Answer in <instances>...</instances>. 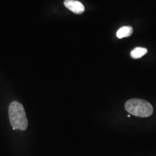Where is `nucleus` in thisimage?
Masks as SVG:
<instances>
[{"label":"nucleus","instance_id":"f03ea898","mask_svg":"<svg viewBox=\"0 0 156 156\" xmlns=\"http://www.w3.org/2000/svg\"><path fill=\"white\" fill-rule=\"evenodd\" d=\"M125 109L136 117H149L153 113V108L149 102L137 98L127 101L125 104Z\"/></svg>","mask_w":156,"mask_h":156},{"label":"nucleus","instance_id":"f257e3e1","mask_svg":"<svg viewBox=\"0 0 156 156\" xmlns=\"http://www.w3.org/2000/svg\"><path fill=\"white\" fill-rule=\"evenodd\" d=\"M10 123L13 129L26 130L28 126V121L26 112L22 105L17 101L12 102L9 106Z\"/></svg>","mask_w":156,"mask_h":156},{"label":"nucleus","instance_id":"39448f33","mask_svg":"<svg viewBox=\"0 0 156 156\" xmlns=\"http://www.w3.org/2000/svg\"><path fill=\"white\" fill-rule=\"evenodd\" d=\"M147 53V50L144 48H136L131 52V56L135 59H138L141 58L142 56L145 55Z\"/></svg>","mask_w":156,"mask_h":156},{"label":"nucleus","instance_id":"20e7f679","mask_svg":"<svg viewBox=\"0 0 156 156\" xmlns=\"http://www.w3.org/2000/svg\"><path fill=\"white\" fill-rule=\"evenodd\" d=\"M133 33V29L129 26H124L120 28L117 31L116 36L119 39L128 37Z\"/></svg>","mask_w":156,"mask_h":156},{"label":"nucleus","instance_id":"7ed1b4c3","mask_svg":"<svg viewBox=\"0 0 156 156\" xmlns=\"http://www.w3.org/2000/svg\"><path fill=\"white\" fill-rule=\"evenodd\" d=\"M64 5L69 10L76 13V14H81L84 12V6L79 1L76 0H65Z\"/></svg>","mask_w":156,"mask_h":156}]
</instances>
